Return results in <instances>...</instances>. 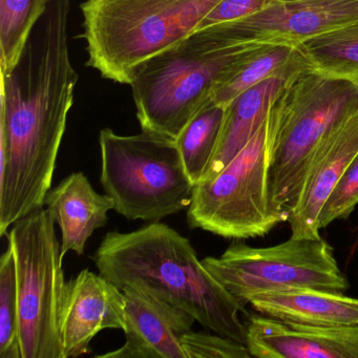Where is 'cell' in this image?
Wrapping results in <instances>:
<instances>
[{"label":"cell","mask_w":358,"mask_h":358,"mask_svg":"<svg viewBox=\"0 0 358 358\" xmlns=\"http://www.w3.org/2000/svg\"><path fill=\"white\" fill-rule=\"evenodd\" d=\"M92 259L99 273L121 290L131 287L155 295L185 310L207 330L246 345L240 313L247 303L217 282L190 241L166 224L108 232Z\"/></svg>","instance_id":"cell-1"},{"label":"cell","mask_w":358,"mask_h":358,"mask_svg":"<svg viewBox=\"0 0 358 358\" xmlns=\"http://www.w3.org/2000/svg\"><path fill=\"white\" fill-rule=\"evenodd\" d=\"M222 0H85L87 66L131 85L144 66L200 28Z\"/></svg>","instance_id":"cell-2"},{"label":"cell","mask_w":358,"mask_h":358,"mask_svg":"<svg viewBox=\"0 0 358 358\" xmlns=\"http://www.w3.org/2000/svg\"><path fill=\"white\" fill-rule=\"evenodd\" d=\"M357 113L358 93L352 79L312 66L287 79L269 110L274 127L269 187L276 209L289 215L320 144Z\"/></svg>","instance_id":"cell-3"},{"label":"cell","mask_w":358,"mask_h":358,"mask_svg":"<svg viewBox=\"0 0 358 358\" xmlns=\"http://www.w3.org/2000/svg\"><path fill=\"white\" fill-rule=\"evenodd\" d=\"M255 45H234L215 24L152 58L131 85L142 131L176 139L210 101L230 68Z\"/></svg>","instance_id":"cell-4"},{"label":"cell","mask_w":358,"mask_h":358,"mask_svg":"<svg viewBox=\"0 0 358 358\" xmlns=\"http://www.w3.org/2000/svg\"><path fill=\"white\" fill-rule=\"evenodd\" d=\"M98 141L100 182L119 215L152 223L189 207L196 185L176 139L145 131L118 135L106 127L100 131Z\"/></svg>","instance_id":"cell-5"},{"label":"cell","mask_w":358,"mask_h":358,"mask_svg":"<svg viewBox=\"0 0 358 358\" xmlns=\"http://www.w3.org/2000/svg\"><path fill=\"white\" fill-rule=\"evenodd\" d=\"M273 139V122L268 112L231 162L210 181L194 186L187 208L190 228L245 240L264 236L288 220V213L276 209L270 196Z\"/></svg>","instance_id":"cell-6"},{"label":"cell","mask_w":358,"mask_h":358,"mask_svg":"<svg viewBox=\"0 0 358 358\" xmlns=\"http://www.w3.org/2000/svg\"><path fill=\"white\" fill-rule=\"evenodd\" d=\"M6 236L15 261L20 357L64 358L59 313L66 282L55 222L43 207Z\"/></svg>","instance_id":"cell-7"},{"label":"cell","mask_w":358,"mask_h":358,"mask_svg":"<svg viewBox=\"0 0 358 358\" xmlns=\"http://www.w3.org/2000/svg\"><path fill=\"white\" fill-rule=\"evenodd\" d=\"M203 265L232 295L246 303L249 295L267 291L310 288L343 293L349 282L322 238H294L257 248L236 240L220 257Z\"/></svg>","instance_id":"cell-8"},{"label":"cell","mask_w":358,"mask_h":358,"mask_svg":"<svg viewBox=\"0 0 358 358\" xmlns=\"http://www.w3.org/2000/svg\"><path fill=\"white\" fill-rule=\"evenodd\" d=\"M356 22L358 0H273L267 9L222 27L234 45H299Z\"/></svg>","instance_id":"cell-9"},{"label":"cell","mask_w":358,"mask_h":358,"mask_svg":"<svg viewBox=\"0 0 358 358\" xmlns=\"http://www.w3.org/2000/svg\"><path fill=\"white\" fill-rule=\"evenodd\" d=\"M125 328L124 293L101 274L85 269L64 285L59 331L64 358L90 352V343L104 329Z\"/></svg>","instance_id":"cell-10"},{"label":"cell","mask_w":358,"mask_h":358,"mask_svg":"<svg viewBox=\"0 0 358 358\" xmlns=\"http://www.w3.org/2000/svg\"><path fill=\"white\" fill-rule=\"evenodd\" d=\"M125 299V343L99 358H186L181 339L196 318L181 308L131 287Z\"/></svg>","instance_id":"cell-11"},{"label":"cell","mask_w":358,"mask_h":358,"mask_svg":"<svg viewBox=\"0 0 358 358\" xmlns=\"http://www.w3.org/2000/svg\"><path fill=\"white\" fill-rule=\"evenodd\" d=\"M244 314L251 357L358 358V326H301Z\"/></svg>","instance_id":"cell-12"},{"label":"cell","mask_w":358,"mask_h":358,"mask_svg":"<svg viewBox=\"0 0 358 358\" xmlns=\"http://www.w3.org/2000/svg\"><path fill=\"white\" fill-rule=\"evenodd\" d=\"M357 154L358 113L333 129L316 150L296 204L288 215L291 236L320 238V211Z\"/></svg>","instance_id":"cell-13"},{"label":"cell","mask_w":358,"mask_h":358,"mask_svg":"<svg viewBox=\"0 0 358 358\" xmlns=\"http://www.w3.org/2000/svg\"><path fill=\"white\" fill-rule=\"evenodd\" d=\"M45 206L62 230V257L71 251L85 255L87 241L94 232L108 223V211L115 202L108 194L94 189L83 173H73L64 178L45 196Z\"/></svg>","instance_id":"cell-14"},{"label":"cell","mask_w":358,"mask_h":358,"mask_svg":"<svg viewBox=\"0 0 358 358\" xmlns=\"http://www.w3.org/2000/svg\"><path fill=\"white\" fill-rule=\"evenodd\" d=\"M246 303L263 315L314 327L358 326V299L343 293L299 288L249 295Z\"/></svg>","instance_id":"cell-15"},{"label":"cell","mask_w":358,"mask_h":358,"mask_svg":"<svg viewBox=\"0 0 358 358\" xmlns=\"http://www.w3.org/2000/svg\"><path fill=\"white\" fill-rule=\"evenodd\" d=\"M289 77L266 79L234 98L226 106L215 154L201 182L217 177L248 143L265 120L272 102Z\"/></svg>","instance_id":"cell-16"},{"label":"cell","mask_w":358,"mask_h":358,"mask_svg":"<svg viewBox=\"0 0 358 358\" xmlns=\"http://www.w3.org/2000/svg\"><path fill=\"white\" fill-rule=\"evenodd\" d=\"M311 66L297 45H255L238 59L220 81L211 100L226 106L247 90L273 77H289Z\"/></svg>","instance_id":"cell-17"},{"label":"cell","mask_w":358,"mask_h":358,"mask_svg":"<svg viewBox=\"0 0 358 358\" xmlns=\"http://www.w3.org/2000/svg\"><path fill=\"white\" fill-rule=\"evenodd\" d=\"M224 116L225 108L210 100L176 138L184 166L194 185L202 181L215 154Z\"/></svg>","instance_id":"cell-18"},{"label":"cell","mask_w":358,"mask_h":358,"mask_svg":"<svg viewBox=\"0 0 358 358\" xmlns=\"http://www.w3.org/2000/svg\"><path fill=\"white\" fill-rule=\"evenodd\" d=\"M320 72L341 78L358 77V22L297 45Z\"/></svg>","instance_id":"cell-19"},{"label":"cell","mask_w":358,"mask_h":358,"mask_svg":"<svg viewBox=\"0 0 358 358\" xmlns=\"http://www.w3.org/2000/svg\"><path fill=\"white\" fill-rule=\"evenodd\" d=\"M50 0H0V69L8 74L47 11Z\"/></svg>","instance_id":"cell-20"},{"label":"cell","mask_w":358,"mask_h":358,"mask_svg":"<svg viewBox=\"0 0 358 358\" xmlns=\"http://www.w3.org/2000/svg\"><path fill=\"white\" fill-rule=\"evenodd\" d=\"M0 358H22L15 261L10 245L0 259Z\"/></svg>","instance_id":"cell-21"},{"label":"cell","mask_w":358,"mask_h":358,"mask_svg":"<svg viewBox=\"0 0 358 358\" xmlns=\"http://www.w3.org/2000/svg\"><path fill=\"white\" fill-rule=\"evenodd\" d=\"M358 205V154L345 169L320 211L318 226L326 228L336 220L347 219Z\"/></svg>","instance_id":"cell-22"},{"label":"cell","mask_w":358,"mask_h":358,"mask_svg":"<svg viewBox=\"0 0 358 358\" xmlns=\"http://www.w3.org/2000/svg\"><path fill=\"white\" fill-rule=\"evenodd\" d=\"M182 347L186 358H249L248 348L217 333L189 332L183 335Z\"/></svg>","instance_id":"cell-23"},{"label":"cell","mask_w":358,"mask_h":358,"mask_svg":"<svg viewBox=\"0 0 358 358\" xmlns=\"http://www.w3.org/2000/svg\"><path fill=\"white\" fill-rule=\"evenodd\" d=\"M273 0H222L201 24L200 28L238 22L267 9Z\"/></svg>","instance_id":"cell-24"},{"label":"cell","mask_w":358,"mask_h":358,"mask_svg":"<svg viewBox=\"0 0 358 358\" xmlns=\"http://www.w3.org/2000/svg\"><path fill=\"white\" fill-rule=\"evenodd\" d=\"M353 80L354 85H355L356 90H357L358 93V77H356V78L352 79Z\"/></svg>","instance_id":"cell-25"},{"label":"cell","mask_w":358,"mask_h":358,"mask_svg":"<svg viewBox=\"0 0 358 358\" xmlns=\"http://www.w3.org/2000/svg\"><path fill=\"white\" fill-rule=\"evenodd\" d=\"M275 1H280V3H287V1H294V0H275Z\"/></svg>","instance_id":"cell-26"}]
</instances>
